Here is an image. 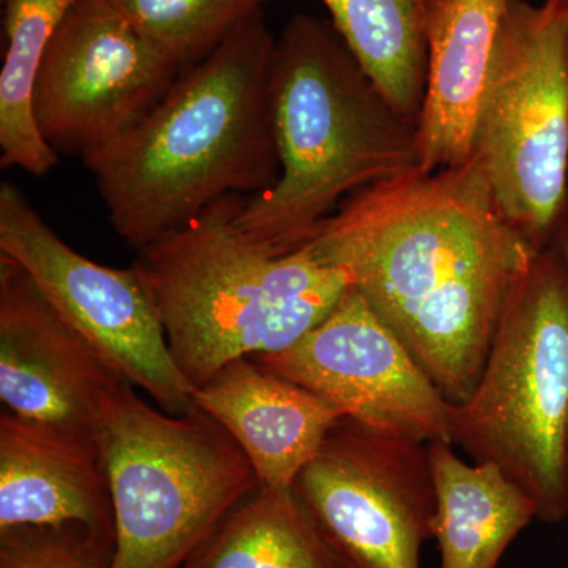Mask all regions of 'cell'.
<instances>
[{
    "label": "cell",
    "mask_w": 568,
    "mask_h": 568,
    "mask_svg": "<svg viewBox=\"0 0 568 568\" xmlns=\"http://www.w3.org/2000/svg\"><path fill=\"white\" fill-rule=\"evenodd\" d=\"M305 246L345 268L452 405L476 388L508 295L538 253L474 160L353 194Z\"/></svg>",
    "instance_id": "cell-1"
},
{
    "label": "cell",
    "mask_w": 568,
    "mask_h": 568,
    "mask_svg": "<svg viewBox=\"0 0 568 568\" xmlns=\"http://www.w3.org/2000/svg\"><path fill=\"white\" fill-rule=\"evenodd\" d=\"M275 47L264 14H256L182 70L130 132L81 156L126 245L138 252L224 197L274 186Z\"/></svg>",
    "instance_id": "cell-2"
},
{
    "label": "cell",
    "mask_w": 568,
    "mask_h": 568,
    "mask_svg": "<svg viewBox=\"0 0 568 568\" xmlns=\"http://www.w3.org/2000/svg\"><path fill=\"white\" fill-rule=\"evenodd\" d=\"M272 112L280 175L245 196L241 230L287 253L353 194L418 168L417 125L392 106L328 18L294 14L276 39Z\"/></svg>",
    "instance_id": "cell-3"
},
{
    "label": "cell",
    "mask_w": 568,
    "mask_h": 568,
    "mask_svg": "<svg viewBox=\"0 0 568 568\" xmlns=\"http://www.w3.org/2000/svg\"><path fill=\"white\" fill-rule=\"evenodd\" d=\"M244 197L212 204L132 264L193 390L235 358L295 345L353 286L308 246L280 253L252 241L237 223Z\"/></svg>",
    "instance_id": "cell-4"
},
{
    "label": "cell",
    "mask_w": 568,
    "mask_h": 568,
    "mask_svg": "<svg viewBox=\"0 0 568 568\" xmlns=\"http://www.w3.org/2000/svg\"><path fill=\"white\" fill-rule=\"evenodd\" d=\"M97 446L110 487V568H183L260 488L241 447L200 407L170 414L123 381L108 398Z\"/></svg>",
    "instance_id": "cell-5"
},
{
    "label": "cell",
    "mask_w": 568,
    "mask_h": 568,
    "mask_svg": "<svg viewBox=\"0 0 568 568\" xmlns=\"http://www.w3.org/2000/svg\"><path fill=\"white\" fill-rule=\"evenodd\" d=\"M448 413L452 444L503 469L540 521L568 517V261L558 246L540 250L508 295L476 388Z\"/></svg>",
    "instance_id": "cell-6"
},
{
    "label": "cell",
    "mask_w": 568,
    "mask_h": 568,
    "mask_svg": "<svg viewBox=\"0 0 568 568\" xmlns=\"http://www.w3.org/2000/svg\"><path fill=\"white\" fill-rule=\"evenodd\" d=\"M511 226L537 252L568 216V13L507 0L473 156Z\"/></svg>",
    "instance_id": "cell-7"
},
{
    "label": "cell",
    "mask_w": 568,
    "mask_h": 568,
    "mask_svg": "<svg viewBox=\"0 0 568 568\" xmlns=\"http://www.w3.org/2000/svg\"><path fill=\"white\" fill-rule=\"evenodd\" d=\"M293 489L347 568H422L436 514L428 444L339 418Z\"/></svg>",
    "instance_id": "cell-8"
},
{
    "label": "cell",
    "mask_w": 568,
    "mask_h": 568,
    "mask_svg": "<svg viewBox=\"0 0 568 568\" xmlns=\"http://www.w3.org/2000/svg\"><path fill=\"white\" fill-rule=\"evenodd\" d=\"M0 254L28 272L126 383L166 413L193 409V387L175 365L159 313L133 267H106L82 256L11 182L0 186Z\"/></svg>",
    "instance_id": "cell-9"
},
{
    "label": "cell",
    "mask_w": 568,
    "mask_h": 568,
    "mask_svg": "<svg viewBox=\"0 0 568 568\" xmlns=\"http://www.w3.org/2000/svg\"><path fill=\"white\" fill-rule=\"evenodd\" d=\"M181 73L106 0H78L41 63L37 126L59 155L82 156L136 126Z\"/></svg>",
    "instance_id": "cell-10"
},
{
    "label": "cell",
    "mask_w": 568,
    "mask_h": 568,
    "mask_svg": "<svg viewBox=\"0 0 568 568\" xmlns=\"http://www.w3.org/2000/svg\"><path fill=\"white\" fill-rule=\"evenodd\" d=\"M250 358L361 424L452 444L450 402L354 286L295 345Z\"/></svg>",
    "instance_id": "cell-11"
},
{
    "label": "cell",
    "mask_w": 568,
    "mask_h": 568,
    "mask_svg": "<svg viewBox=\"0 0 568 568\" xmlns=\"http://www.w3.org/2000/svg\"><path fill=\"white\" fill-rule=\"evenodd\" d=\"M123 381L28 272L0 254V399L7 413L95 437L103 407Z\"/></svg>",
    "instance_id": "cell-12"
},
{
    "label": "cell",
    "mask_w": 568,
    "mask_h": 568,
    "mask_svg": "<svg viewBox=\"0 0 568 568\" xmlns=\"http://www.w3.org/2000/svg\"><path fill=\"white\" fill-rule=\"evenodd\" d=\"M82 526L114 536L95 437L0 416V530Z\"/></svg>",
    "instance_id": "cell-13"
},
{
    "label": "cell",
    "mask_w": 568,
    "mask_h": 568,
    "mask_svg": "<svg viewBox=\"0 0 568 568\" xmlns=\"http://www.w3.org/2000/svg\"><path fill=\"white\" fill-rule=\"evenodd\" d=\"M244 452L261 487H293L342 410L286 377L241 357L193 394Z\"/></svg>",
    "instance_id": "cell-14"
},
{
    "label": "cell",
    "mask_w": 568,
    "mask_h": 568,
    "mask_svg": "<svg viewBox=\"0 0 568 568\" xmlns=\"http://www.w3.org/2000/svg\"><path fill=\"white\" fill-rule=\"evenodd\" d=\"M507 0H428L426 82L417 123L418 168L470 162Z\"/></svg>",
    "instance_id": "cell-15"
},
{
    "label": "cell",
    "mask_w": 568,
    "mask_h": 568,
    "mask_svg": "<svg viewBox=\"0 0 568 568\" xmlns=\"http://www.w3.org/2000/svg\"><path fill=\"white\" fill-rule=\"evenodd\" d=\"M450 446L428 444L440 568H497L511 541L538 517L536 500L493 463L467 465Z\"/></svg>",
    "instance_id": "cell-16"
},
{
    "label": "cell",
    "mask_w": 568,
    "mask_h": 568,
    "mask_svg": "<svg viewBox=\"0 0 568 568\" xmlns=\"http://www.w3.org/2000/svg\"><path fill=\"white\" fill-rule=\"evenodd\" d=\"M183 568H347L293 487H261L220 523Z\"/></svg>",
    "instance_id": "cell-17"
},
{
    "label": "cell",
    "mask_w": 568,
    "mask_h": 568,
    "mask_svg": "<svg viewBox=\"0 0 568 568\" xmlns=\"http://www.w3.org/2000/svg\"><path fill=\"white\" fill-rule=\"evenodd\" d=\"M321 2L379 91L417 125L425 95L428 0Z\"/></svg>",
    "instance_id": "cell-18"
},
{
    "label": "cell",
    "mask_w": 568,
    "mask_h": 568,
    "mask_svg": "<svg viewBox=\"0 0 568 568\" xmlns=\"http://www.w3.org/2000/svg\"><path fill=\"white\" fill-rule=\"evenodd\" d=\"M6 54L0 71V163L43 178L59 153L41 136L33 92L54 33L78 0H3Z\"/></svg>",
    "instance_id": "cell-19"
},
{
    "label": "cell",
    "mask_w": 568,
    "mask_h": 568,
    "mask_svg": "<svg viewBox=\"0 0 568 568\" xmlns=\"http://www.w3.org/2000/svg\"><path fill=\"white\" fill-rule=\"evenodd\" d=\"M182 70L203 61L271 0H106Z\"/></svg>",
    "instance_id": "cell-20"
},
{
    "label": "cell",
    "mask_w": 568,
    "mask_h": 568,
    "mask_svg": "<svg viewBox=\"0 0 568 568\" xmlns=\"http://www.w3.org/2000/svg\"><path fill=\"white\" fill-rule=\"evenodd\" d=\"M114 536L82 528L0 530V568H110Z\"/></svg>",
    "instance_id": "cell-21"
},
{
    "label": "cell",
    "mask_w": 568,
    "mask_h": 568,
    "mask_svg": "<svg viewBox=\"0 0 568 568\" xmlns=\"http://www.w3.org/2000/svg\"><path fill=\"white\" fill-rule=\"evenodd\" d=\"M551 244L558 246L559 252L562 253L568 261V216L564 220L562 224H560L558 231H556Z\"/></svg>",
    "instance_id": "cell-22"
},
{
    "label": "cell",
    "mask_w": 568,
    "mask_h": 568,
    "mask_svg": "<svg viewBox=\"0 0 568 568\" xmlns=\"http://www.w3.org/2000/svg\"><path fill=\"white\" fill-rule=\"evenodd\" d=\"M560 3H562L564 9H566L568 13V0H560Z\"/></svg>",
    "instance_id": "cell-23"
}]
</instances>
